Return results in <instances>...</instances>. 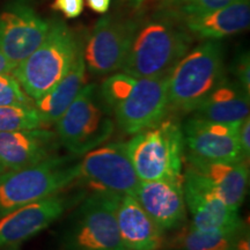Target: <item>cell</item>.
<instances>
[{
  "instance_id": "cell-1",
  "label": "cell",
  "mask_w": 250,
  "mask_h": 250,
  "mask_svg": "<svg viewBox=\"0 0 250 250\" xmlns=\"http://www.w3.org/2000/svg\"><path fill=\"white\" fill-rule=\"evenodd\" d=\"M167 78H136L112 73L99 87L116 127L127 136L147 129L169 114Z\"/></svg>"
},
{
  "instance_id": "cell-2",
  "label": "cell",
  "mask_w": 250,
  "mask_h": 250,
  "mask_svg": "<svg viewBox=\"0 0 250 250\" xmlns=\"http://www.w3.org/2000/svg\"><path fill=\"white\" fill-rule=\"evenodd\" d=\"M226 78L224 49L217 41L188 51L167 78L169 114H191Z\"/></svg>"
},
{
  "instance_id": "cell-3",
  "label": "cell",
  "mask_w": 250,
  "mask_h": 250,
  "mask_svg": "<svg viewBox=\"0 0 250 250\" xmlns=\"http://www.w3.org/2000/svg\"><path fill=\"white\" fill-rule=\"evenodd\" d=\"M125 143L131 164L140 181H182V127L170 114L159 123L131 136Z\"/></svg>"
},
{
  "instance_id": "cell-4",
  "label": "cell",
  "mask_w": 250,
  "mask_h": 250,
  "mask_svg": "<svg viewBox=\"0 0 250 250\" xmlns=\"http://www.w3.org/2000/svg\"><path fill=\"white\" fill-rule=\"evenodd\" d=\"M78 159L57 154L39 165L0 174V218L76 187Z\"/></svg>"
},
{
  "instance_id": "cell-5",
  "label": "cell",
  "mask_w": 250,
  "mask_h": 250,
  "mask_svg": "<svg viewBox=\"0 0 250 250\" xmlns=\"http://www.w3.org/2000/svg\"><path fill=\"white\" fill-rule=\"evenodd\" d=\"M81 50L83 45L73 31L57 21L51 23L42 44L14 68L13 76L35 101L64 78Z\"/></svg>"
},
{
  "instance_id": "cell-6",
  "label": "cell",
  "mask_w": 250,
  "mask_h": 250,
  "mask_svg": "<svg viewBox=\"0 0 250 250\" xmlns=\"http://www.w3.org/2000/svg\"><path fill=\"white\" fill-rule=\"evenodd\" d=\"M120 197L104 191L87 192L73 208L62 230L61 250H125L116 219Z\"/></svg>"
},
{
  "instance_id": "cell-7",
  "label": "cell",
  "mask_w": 250,
  "mask_h": 250,
  "mask_svg": "<svg viewBox=\"0 0 250 250\" xmlns=\"http://www.w3.org/2000/svg\"><path fill=\"white\" fill-rule=\"evenodd\" d=\"M54 129L62 147L80 158L107 143L116 124L100 96L99 87L86 83Z\"/></svg>"
},
{
  "instance_id": "cell-8",
  "label": "cell",
  "mask_w": 250,
  "mask_h": 250,
  "mask_svg": "<svg viewBox=\"0 0 250 250\" xmlns=\"http://www.w3.org/2000/svg\"><path fill=\"white\" fill-rule=\"evenodd\" d=\"M190 44V36L169 21H152L136 31L121 71L136 78L168 77Z\"/></svg>"
},
{
  "instance_id": "cell-9",
  "label": "cell",
  "mask_w": 250,
  "mask_h": 250,
  "mask_svg": "<svg viewBox=\"0 0 250 250\" xmlns=\"http://www.w3.org/2000/svg\"><path fill=\"white\" fill-rule=\"evenodd\" d=\"M77 162L76 186L117 196H133L139 179L127 154L126 143H104L80 156Z\"/></svg>"
},
{
  "instance_id": "cell-10",
  "label": "cell",
  "mask_w": 250,
  "mask_h": 250,
  "mask_svg": "<svg viewBox=\"0 0 250 250\" xmlns=\"http://www.w3.org/2000/svg\"><path fill=\"white\" fill-rule=\"evenodd\" d=\"M86 195L85 189L76 191L67 189L5 214L0 218V250L20 246L36 236L67 213Z\"/></svg>"
},
{
  "instance_id": "cell-11",
  "label": "cell",
  "mask_w": 250,
  "mask_h": 250,
  "mask_svg": "<svg viewBox=\"0 0 250 250\" xmlns=\"http://www.w3.org/2000/svg\"><path fill=\"white\" fill-rule=\"evenodd\" d=\"M137 24L114 17L101 18L90 31L83 56L86 70L95 76L120 71L132 43Z\"/></svg>"
},
{
  "instance_id": "cell-12",
  "label": "cell",
  "mask_w": 250,
  "mask_h": 250,
  "mask_svg": "<svg viewBox=\"0 0 250 250\" xmlns=\"http://www.w3.org/2000/svg\"><path fill=\"white\" fill-rule=\"evenodd\" d=\"M241 123H219L190 115L184 123H181L184 154L205 161H249L246 160L240 147Z\"/></svg>"
},
{
  "instance_id": "cell-13",
  "label": "cell",
  "mask_w": 250,
  "mask_h": 250,
  "mask_svg": "<svg viewBox=\"0 0 250 250\" xmlns=\"http://www.w3.org/2000/svg\"><path fill=\"white\" fill-rule=\"evenodd\" d=\"M183 191L189 221L204 232L234 233L246 227L234 211L201 176L183 167Z\"/></svg>"
},
{
  "instance_id": "cell-14",
  "label": "cell",
  "mask_w": 250,
  "mask_h": 250,
  "mask_svg": "<svg viewBox=\"0 0 250 250\" xmlns=\"http://www.w3.org/2000/svg\"><path fill=\"white\" fill-rule=\"evenodd\" d=\"M50 26L33 8L12 6L0 14V50L17 67L42 44Z\"/></svg>"
},
{
  "instance_id": "cell-15",
  "label": "cell",
  "mask_w": 250,
  "mask_h": 250,
  "mask_svg": "<svg viewBox=\"0 0 250 250\" xmlns=\"http://www.w3.org/2000/svg\"><path fill=\"white\" fill-rule=\"evenodd\" d=\"M55 131L46 127L0 133V174L39 165L59 154Z\"/></svg>"
},
{
  "instance_id": "cell-16",
  "label": "cell",
  "mask_w": 250,
  "mask_h": 250,
  "mask_svg": "<svg viewBox=\"0 0 250 250\" xmlns=\"http://www.w3.org/2000/svg\"><path fill=\"white\" fill-rule=\"evenodd\" d=\"M133 197L165 233L189 220L182 181H139Z\"/></svg>"
},
{
  "instance_id": "cell-17",
  "label": "cell",
  "mask_w": 250,
  "mask_h": 250,
  "mask_svg": "<svg viewBox=\"0 0 250 250\" xmlns=\"http://www.w3.org/2000/svg\"><path fill=\"white\" fill-rule=\"evenodd\" d=\"M249 161H205L184 154L183 167L201 176L234 211H240L249 186Z\"/></svg>"
},
{
  "instance_id": "cell-18",
  "label": "cell",
  "mask_w": 250,
  "mask_h": 250,
  "mask_svg": "<svg viewBox=\"0 0 250 250\" xmlns=\"http://www.w3.org/2000/svg\"><path fill=\"white\" fill-rule=\"evenodd\" d=\"M116 219L125 250H161L164 247L167 233L155 224L133 196L120 197Z\"/></svg>"
},
{
  "instance_id": "cell-19",
  "label": "cell",
  "mask_w": 250,
  "mask_h": 250,
  "mask_svg": "<svg viewBox=\"0 0 250 250\" xmlns=\"http://www.w3.org/2000/svg\"><path fill=\"white\" fill-rule=\"evenodd\" d=\"M250 94L227 78L191 112L202 120L219 123H241L249 117Z\"/></svg>"
},
{
  "instance_id": "cell-20",
  "label": "cell",
  "mask_w": 250,
  "mask_h": 250,
  "mask_svg": "<svg viewBox=\"0 0 250 250\" xmlns=\"http://www.w3.org/2000/svg\"><path fill=\"white\" fill-rule=\"evenodd\" d=\"M86 71L83 50H81L73 65L57 85L52 87L44 95L33 101L43 127L46 129L54 127L56 122L70 107L71 103L87 83Z\"/></svg>"
},
{
  "instance_id": "cell-21",
  "label": "cell",
  "mask_w": 250,
  "mask_h": 250,
  "mask_svg": "<svg viewBox=\"0 0 250 250\" xmlns=\"http://www.w3.org/2000/svg\"><path fill=\"white\" fill-rule=\"evenodd\" d=\"M250 23L249 0H237L211 13L186 20L188 30L199 39L220 40L248 29Z\"/></svg>"
},
{
  "instance_id": "cell-22",
  "label": "cell",
  "mask_w": 250,
  "mask_h": 250,
  "mask_svg": "<svg viewBox=\"0 0 250 250\" xmlns=\"http://www.w3.org/2000/svg\"><path fill=\"white\" fill-rule=\"evenodd\" d=\"M247 227V226H246ZM234 233L204 232L192 226L189 220L166 235L165 250H230L239 234L245 229Z\"/></svg>"
},
{
  "instance_id": "cell-23",
  "label": "cell",
  "mask_w": 250,
  "mask_h": 250,
  "mask_svg": "<svg viewBox=\"0 0 250 250\" xmlns=\"http://www.w3.org/2000/svg\"><path fill=\"white\" fill-rule=\"evenodd\" d=\"M43 127L33 103L0 105V133Z\"/></svg>"
},
{
  "instance_id": "cell-24",
  "label": "cell",
  "mask_w": 250,
  "mask_h": 250,
  "mask_svg": "<svg viewBox=\"0 0 250 250\" xmlns=\"http://www.w3.org/2000/svg\"><path fill=\"white\" fill-rule=\"evenodd\" d=\"M235 1L237 0H184L179 7L173 9L169 13L187 20V19L218 11Z\"/></svg>"
},
{
  "instance_id": "cell-25",
  "label": "cell",
  "mask_w": 250,
  "mask_h": 250,
  "mask_svg": "<svg viewBox=\"0 0 250 250\" xmlns=\"http://www.w3.org/2000/svg\"><path fill=\"white\" fill-rule=\"evenodd\" d=\"M33 103L13 74H0V105Z\"/></svg>"
},
{
  "instance_id": "cell-26",
  "label": "cell",
  "mask_w": 250,
  "mask_h": 250,
  "mask_svg": "<svg viewBox=\"0 0 250 250\" xmlns=\"http://www.w3.org/2000/svg\"><path fill=\"white\" fill-rule=\"evenodd\" d=\"M232 68L236 83L250 94V59L248 52L239 56L234 62Z\"/></svg>"
},
{
  "instance_id": "cell-27",
  "label": "cell",
  "mask_w": 250,
  "mask_h": 250,
  "mask_svg": "<svg viewBox=\"0 0 250 250\" xmlns=\"http://www.w3.org/2000/svg\"><path fill=\"white\" fill-rule=\"evenodd\" d=\"M83 0H54L51 8L61 12L65 18L76 19L83 13Z\"/></svg>"
},
{
  "instance_id": "cell-28",
  "label": "cell",
  "mask_w": 250,
  "mask_h": 250,
  "mask_svg": "<svg viewBox=\"0 0 250 250\" xmlns=\"http://www.w3.org/2000/svg\"><path fill=\"white\" fill-rule=\"evenodd\" d=\"M239 142L242 154L246 160H249L250 155V118L247 117L242 121L239 129Z\"/></svg>"
},
{
  "instance_id": "cell-29",
  "label": "cell",
  "mask_w": 250,
  "mask_h": 250,
  "mask_svg": "<svg viewBox=\"0 0 250 250\" xmlns=\"http://www.w3.org/2000/svg\"><path fill=\"white\" fill-rule=\"evenodd\" d=\"M230 250H250V240L248 226L239 234Z\"/></svg>"
},
{
  "instance_id": "cell-30",
  "label": "cell",
  "mask_w": 250,
  "mask_h": 250,
  "mask_svg": "<svg viewBox=\"0 0 250 250\" xmlns=\"http://www.w3.org/2000/svg\"><path fill=\"white\" fill-rule=\"evenodd\" d=\"M111 0H86V5L92 9L93 12L99 14L107 13L110 7Z\"/></svg>"
},
{
  "instance_id": "cell-31",
  "label": "cell",
  "mask_w": 250,
  "mask_h": 250,
  "mask_svg": "<svg viewBox=\"0 0 250 250\" xmlns=\"http://www.w3.org/2000/svg\"><path fill=\"white\" fill-rule=\"evenodd\" d=\"M14 66L0 50V74H13Z\"/></svg>"
},
{
  "instance_id": "cell-32",
  "label": "cell",
  "mask_w": 250,
  "mask_h": 250,
  "mask_svg": "<svg viewBox=\"0 0 250 250\" xmlns=\"http://www.w3.org/2000/svg\"><path fill=\"white\" fill-rule=\"evenodd\" d=\"M184 0H158L159 9H165V11L171 12L173 9L182 4Z\"/></svg>"
},
{
  "instance_id": "cell-33",
  "label": "cell",
  "mask_w": 250,
  "mask_h": 250,
  "mask_svg": "<svg viewBox=\"0 0 250 250\" xmlns=\"http://www.w3.org/2000/svg\"><path fill=\"white\" fill-rule=\"evenodd\" d=\"M127 1H129L132 6H134V7H138V6L142 5L145 0H127Z\"/></svg>"
},
{
  "instance_id": "cell-34",
  "label": "cell",
  "mask_w": 250,
  "mask_h": 250,
  "mask_svg": "<svg viewBox=\"0 0 250 250\" xmlns=\"http://www.w3.org/2000/svg\"><path fill=\"white\" fill-rule=\"evenodd\" d=\"M2 250H20V246H15V247H8V248H5Z\"/></svg>"
}]
</instances>
